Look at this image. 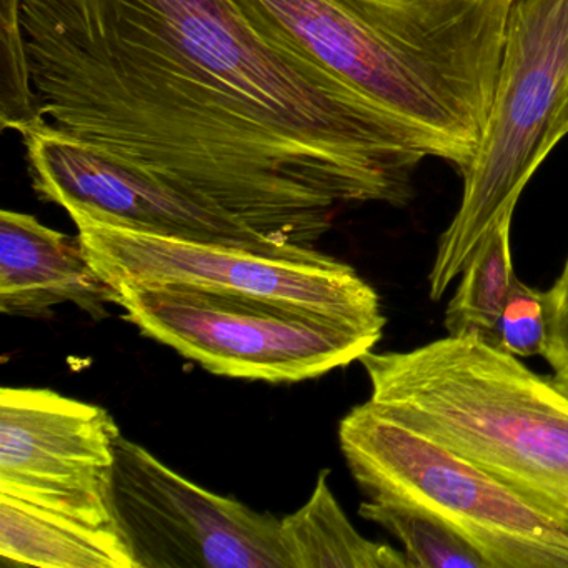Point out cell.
I'll return each mask as SVG.
<instances>
[{
	"mask_svg": "<svg viewBox=\"0 0 568 568\" xmlns=\"http://www.w3.org/2000/svg\"><path fill=\"white\" fill-rule=\"evenodd\" d=\"M41 122L268 245L404 205L430 151L239 0H22Z\"/></svg>",
	"mask_w": 568,
	"mask_h": 568,
	"instance_id": "6da1fadb",
	"label": "cell"
},
{
	"mask_svg": "<svg viewBox=\"0 0 568 568\" xmlns=\"http://www.w3.org/2000/svg\"><path fill=\"white\" fill-rule=\"evenodd\" d=\"M358 362L382 414L494 475L568 530V395L554 377L454 335Z\"/></svg>",
	"mask_w": 568,
	"mask_h": 568,
	"instance_id": "7a4b0ae2",
	"label": "cell"
},
{
	"mask_svg": "<svg viewBox=\"0 0 568 568\" xmlns=\"http://www.w3.org/2000/svg\"><path fill=\"white\" fill-rule=\"evenodd\" d=\"M568 104V0H510L494 104L460 207L438 241L428 295L438 302L481 239L514 214L521 192L557 148Z\"/></svg>",
	"mask_w": 568,
	"mask_h": 568,
	"instance_id": "3957f363",
	"label": "cell"
},
{
	"mask_svg": "<svg viewBox=\"0 0 568 568\" xmlns=\"http://www.w3.org/2000/svg\"><path fill=\"white\" fill-rule=\"evenodd\" d=\"M342 454L368 500L447 525L490 568H568V530L494 475L382 414L371 402L338 427Z\"/></svg>",
	"mask_w": 568,
	"mask_h": 568,
	"instance_id": "277c9868",
	"label": "cell"
},
{
	"mask_svg": "<svg viewBox=\"0 0 568 568\" xmlns=\"http://www.w3.org/2000/svg\"><path fill=\"white\" fill-rule=\"evenodd\" d=\"M142 334L225 377L302 382L361 361L381 332L274 298L185 284H119Z\"/></svg>",
	"mask_w": 568,
	"mask_h": 568,
	"instance_id": "5b68a950",
	"label": "cell"
},
{
	"mask_svg": "<svg viewBox=\"0 0 568 568\" xmlns=\"http://www.w3.org/2000/svg\"><path fill=\"white\" fill-rule=\"evenodd\" d=\"M94 267L119 284H185L274 298L384 334L381 298L331 255L284 258L227 245L145 234L69 209Z\"/></svg>",
	"mask_w": 568,
	"mask_h": 568,
	"instance_id": "8992f818",
	"label": "cell"
},
{
	"mask_svg": "<svg viewBox=\"0 0 568 568\" xmlns=\"http://www.w3.org/2000/svg\"><path fill=\"white\" fill-rule=\"evenodd\" d=\"M111 507L135 568H288L281 518L194 484L124 435Z\"/></svg>",
	"mask_w": 568,
	"mask_h": 568,
	"instance_id": "52a82bcc",
	"label": "cell"
},
{
	"mask_svg": "<svg viewBox=\"0 0 568 568\" xmlns=\"http://www.w3.org/2000/svg\"><path fill=\"white\" fill-rule=\"evenodd\" d=\"M118 424L105 408L49 388L0 392V494L115 528Z\"/></svg>",
	"mask_w": 568,
	"mask_h": 568,
	"instance_id": "ba28073f",
	"label": "cell"
},
{
	"mask_svg": "<svg viewBox=\"0 0 568 568\" xmlns=\"http://www.w3.org/2000/svg\"><path fill=\"white\" fill-rule=\"evenodd\" d=\"M19 135L36 194L64 211L78 209L98 221L145 234L227 245L275 257L311 258L321 252L268 245L138 169L59 134L45 122L31 125Z\"/></svg>",
	"mask_w": 568,
	"mask_h": 568,
	"instance_id": "9c48e42d",
	"label": "cell"
},
{
	"mask_svg": "<svg viewBox=\"0 0 568 568\" xmlns=\"http://www.w3.org/2000/svg\"><path fill=\"white\" fill-rule=\"evenodd\" d=\"M72 304L108 317L119 291L94 267L81 235L54 231L24 212H0V312L42 317Z\"/></svg>",
	"mask_w": 568,
	"mask_h": 568,
	"instance_id": "30bf717a",
	"label": "cell"
},
{
	"mask_svg": "<svg viewBox=\"0 0 568 568\" xmlns=\"http://www.w3.org/2000/svg\"><path fill=\"white\" fill-rule=\"evenodd\" d=\"M0 557L41 568H135L118 528L94 527L0 494Z\"/></svg>",
	"mask_w": 568,
	"mask_h": 568,
	"instance_id": "8fae6325",
	"label": "cell"
},
{
	"mask_svg": "<svg viewBox=\"0 0 568 568\" xmlns=\"http://www.w3.org/2000/svg\"><path fill=\"white\" fill-rule=\"evenodd\" d=\"M318 474L311 498L281 518V540L288 568H410L404 551L368 540L348 520Z\"/></svg>",
	"mask_w": 568,
	"mask_h": 568,
	"instance_id": "7c38bea8",
	"label": "cell"
},
{
	"mask_svg": "<svg viewBox=\"0 0 568 568\" xmlns=\"http://www.w3.org/2000/svg\"><path fill=\"white\" fill-rule=\"evenodd\" d=\"M511 222L505 215L475 248L462 271V282L445 312V327L454 337L494 342L495 325L515 278Z\"/></svg>",
	"mask_w": 568,
	"mask_h": 568,
	"instance_id": "4fadbf2b",
	"label": "cell"
},
{
	"mask_svg": "<svg viewBox=\"0 0 568 568\" xmlns=\"http://www.w3.org/2000/svg\"><path fill=\"white\" fill-rule=\"evenodd\" d=\"M358 514L404 545L410 568H490L457 531L414 508L368 500L361 505Z\"/></svg>",
	"mask_w": 568,
	"mask_h": 568,
	"instance_id": "5bb4252c",
	"label": "cell"
},
{
	"mask_svg": "<svg viewBox=\"0 0 568 568\" xmlns=\"http://www.w3.org/2000/svg\"><path fill=\"white\" fill-rule=\"evenodd\" d=\"M39 122L22 28V0H0V124L2 131L21 134Z\"/></svg>",
	"mask_w": 568,
	"mask_h": 568,
	"instance_id": "9a60e30c",
	"label": "cell"
},
{
	"mask_svg": "<svg viewBox=\"0 0 568 568\" xmlns=\"http://www.w3.org/2000/svg\"><path fill=\"white\" fill-rule=\"evenodd\" d=\"M550 342V311L547 292L528 287L515 275L494 332V345L514 357L545 358Z\"/></svg>",
	"mask_w": 568,
	"mask_h": 568,
	"instance_id": "2e32d148",
	"label": "cell"
},
{
	"mask_svg": "<svg viewBox=\"0 0 568 568\" xmlns=\"http://www.w3.org/2000/svg\"><path fill=\"white\" fill-rule=\"evenodd\" d=\"M565 135H568V104H567V108H565L564 114H561L560 122H558V129H557L558 141H561V139H564Z\"/></svg>",
	"mask_w": 568,
	"mask_h": 568,
	"instance_id": "e0dca14e",
	"label": "cell"
},
{
	"mask_svg": "<svg viewBox=\"0 0 568 568\" xmlns=\"http://www.w3.org/2000/svg\"><path fill=\"white\" fill-rule=\"evenodd\" d=\"M554 381L568 395V374H555Z\"/></svg>",
	"mask_w": 568,
	"mask_h": 568,
	"instance_id": "ac0fdd59",
	"label": "cell"
}]
</instances>
